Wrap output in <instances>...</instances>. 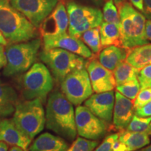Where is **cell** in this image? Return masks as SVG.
Segmentation results:
<instances>
[{"instance_id": "cell-1", "label": "cell", "mask_w": 151, "mask_h": 151, "mask_svg": "<svg viewBox=\"0 0 151 151\" xmlns=\"http://www.w3.org/2000/svg\"><path fill=\"white\" fill-rule=\"evenodd\" d=\"M46 128L68 141H73L77 134L73 104L62 92L50 94L45 112Z\"/></svg>"}, {"instance_id": "cell-2", "label": "cell", "mask_w": 151, "mask_h": 151, "mask_svg": "<svg viewBox=\"0 0 151 151\" xmlns=\"http://www.w3.org/2000/svg\"><path fill=\"white\" fill-rule=\"evenodd\" d=\"M0 32L10 44L32 40L38 35L37 27L9 0H0Z\"/></svg>"}, {"instance_id": "cell-3", "label": "cell", "mask_w": 151, "mask_h": 151, "mask_svg": "<svg viewBox=\"0 0 151 151\" xmlns=\"http://www.w3.org/2000/svg\"><path fill=\"white\" fill-rule=\"evenodd\" d=\"M118 7L120 46L129 50L148 43L145 35V16L128 2H122Z\"/></svg>"}, {"instance_id": "cell-4", "label": "cell", "mask_w": 151, "mask_h": 151, "mask_svg": "<svg viewBox=\"0 0 151 151\" xmlns=\"http://www.w3.org/2000/svg\"><path fill=\"white\" fill-rule=\"evenodd\" d=\"M41 44L39 39L9 44L5 51L6 64L4 75L11 77L27 71L37 60Z\"/></svg>"}, {"instance_id": "cell-5", "label": "cell", "mask_w": 151, "mask_h": 151, "mask_svg": "<svg viewBox=\"0 0 151 151\" xmlns=\"http://www.w3.org/2000/svg\"><path fill=\"white\" fill-rule=\"evenodd\" d=\"M13 115L14 123L32 140L44 129L46 116L43 102L40 99L17 103Z\"/></svg>"}, {"instance_id": "cell-6", "label": "cell", "mask_w": 151, "mask_h": 151, "mask_svg": "<svg viewBox=\"0 0 151 151\" xmlns=\"http://www.w3.org/2000/svg\"><path fill=\"white\" fill-rule=\"evenodd\" d=\"M53 86L51 73L43 63L34 64L22 78V95L27 100L39 99L44 103Z\"/></svg>"}, {"instance_id": "cell-7", "label": "cell", "mask_w": 151, "mask_h": 151, "mask_svg": "<svg viewBox=\"0 0 151 151\" xmlns=\"http://www.w3.org/2000/svg\"><path fill=\"white\" fill-rule=\"evenodd\" d=\"M39 58L60 83L69 73L86 66V61L83 57L62 48L43 49L39 53Z\"/></svg>"}, {"instance_id": "cell-8", "label": "cell", "mask_w": 151, "mask_h": 151, "mask_svg": "<svg viewBox=\"0 0 151 151\" xmlns=\"http://www.w3.org/2000/svg\"><path fill=\"white\" fill-rule=\"evenodd\" d=\"M69 18V35L80 38L87 30L99 27L103 16L99 9L81 5L70 1L67 5Z\"/></svg>"}, {"instance_id": "cell-9", "label": "cell", "mask_w": 151, "mask_h": 151, "mask_svg": "<svg viewBox=\"0 0 151 151\" xmlns=\"http://www.w3.org/2000/svg\"><path fill=\"white\" fill-rule=\"evenodd\" d=\"M62 94L73 105H81L92 94L91 83L85 68L69 73L61 81Z\"/></svg>"}, {"instance_id": "cell-10", "label": "cell", "mask_w": 151, "mask_h": 151, "mask_svg": "<svg viewBox=\"0 0 151 151\" xmlns=\"http://www.w3.org/2000/svg\"><path fill=\"white\" fill-rule=\"evenodd\" d=\"M75 122L77 134L84 139L97 141L106 133L105 122L94 115L86 106H77Z\"/></svg>"}, {"instance_id": "cell-11", "label": "cell", "mask_w": 151, "mask_h": 151, "mask_svg": "<svg viewBox=\"0 0 151 151\" xmlns=\"http://www.w3.org/2000/svg\"><path fill=\"white\" fill-rule=\"evenodd\" d=\"M9 1L37 28L52 12L58 4V0H10Z\"/></svg>"}, {"instance_id": "cell-12", "label": "cell", "mask_w": 151, "mask_h": 151, "mask_svg": "<svg viewBox=\"0 0 151 151\" xmlns=\"http://www.w3.org/2000/svg\"><path fill=\"white\" fill-rule=\"evenodd\" d=\"M68 26L67 9L63 3L60 2L41 24V34L43 37L65 35L67 34Z\"/></svg>"}, {"instance_id": "cell-13", "label": "cell", "mask_w": 151, "mask_h": 151, "mask_svg": "<svg viewBox=\"0 0 151 151\" xmlns=\"http://www.w3.org/2000/svg\"><path fill=\"white\" fill-rule=\"evenodd\" d=\"M43 38L44 49L62 48L83 58H90L92 56L90 48L78 38L71 37L67 34Z\"/></svg>"}, {"instance_id": "cell-14", "label": "cell", "mask_w": 151, "mask_h": 151, "mask_svg": "<svg viewBox=\"0 0 151 151\" xmlns=\"http://www.w3.org/2000/svg\"><path fill=\"white\" fill-rule=\"evenodd\" d=\"M87 71L92 90L96 93L112 91L116 87V81L112 71L105 68L97 60H92L88 63Z\"/></svg>"}, {"instance_id": "cell-15", "label": "cell", "mask_w": 151, "mask_h": 151, "mask_svg": "<svg viewBox=\"0 0 151 151\" xmlns=\"http://www.w3.org/2000/svg\"><path fill=\"white\" fill-rule=\"evenodd\" d=\"M114 103L115 93L112 90L92 94L85 101V106L103 121L110 123L113 119Z\"/></svg>"}, {"instance_id": "cell-16", "label": "cell", "mask_w": 151, "mask_h": 151, "mask_svg": "<svg viewBox=\"0 0 151 151\" xmlns=\"http://www.w3.org/2000/svg\"><path fill=\"white\" fill-rule=\"evenodd\" d=\"M0 141L27 151L32 140L19 129L12 119L5 118L0 120Z\"/></svg>"}, {"instance_id": "cell-17", "label": "cell", "mask_w": 151, "mask_h": 151, "mask_svg": "<svg viewBox=\"0 0 151 151\" xmlns=\"http://www.w3.org/2000/svg\"><path fill=\"white\" fill-rule=\"evenodd\" d=\"M134 116V106L131 100L116 91L113 112V125L116 129L124 130L127 127Z\"/></svg>"}, {"instance_id": "cell-18", "label": "cell", "mask_w": 151, "mask_h": 151, "mask_svg": "<svg viewBox=\"0 0 151 151\" xmlns=\"http://www.w3.org/2000/svg\"><path fill=\"white\" fill-rule=\"evenodd\" d=\"M69 147L62 137L45 132L34 141L29 151H66Z\"/></svg>"}, {"instance_id": "cell-19", "label": "cell", "mask_w": 151, "mask_h": 151, "mask_svg": "<svg viewBox=\"0 0 151 151\" xmlns=\"http://www.w3.org/2000/svg\"><path fill=\"white\" fill-rule=\"evenodd\" d=\"M127 49L116 46L105 47L100 52L99 62L101 65L110 71H113L127 58Z\"/></svg>"}, {"instance_id": "cell-20", "label": "cell", "mask_w": 151, "mask_h": 151, "mask_svg": "<svg viewBox=\"0 0 151 151\" xmlns=\"http://www.w3.org/2000/svg\"><path fill=\"white\" fill-rule=\"evenodd\" d=\"M18 101L16 90L9 85L0 82V119L13 115Z\"/></svg>"}, {"instance_id": "cell-21", "label": "cell", "mask_w": 151, "mask_h": 151, "mask_svg": "<svg viewBox=\"0 0 151 151\" xmlns=\"http://www.w3.org/2000/svg\"><path fill=\"white\" fill-rule=\"evenodd\" d=\"M118 141L124 145L126 151H136L150 143L149 134L144 132L122 130L119 133Z\"/></svg>"}, {"instance_id": "cell-22", "label": "cell", "mask_w": 151, "mask_h": 151, "mask_svg": "<svg viewBox=\"0 0 151 151\" xmlns=\"http://www.w3.org/2000/svg\"><path fill=\"white\" fill-rule=\"evenodd\" d=\"M125 62L136 69L141 70L151 65V43L131 48L127 52Z\"/></svg>"}, {"instance_id": "cell-23", "label": "cell", "mask_w": 151, "mask_h": 151, "mask_svg": "<svg viewBox=\"0 0 151 151\" xmlns=\"http://www.w3.org/2000/svg\"><path fill=\"white\" fill-rule=\"evenodd\" d=\"M99 34L101 47L120 46V26L118 24L102 22L100 24Z\"/></svg>"}, {"instance_id": "cell-24", "label": "cell", "mask_w": 151, "mask_h": 151, "mask_svg": "<svg viewBox=\"0 0 151 151\" xmlns=\"http://www.w3.org/2000/svg\"><path fill=\"white\" fill-rule=\"evenodd\" d=\"M139 70L136 69L127 62H122L113 70V76L116 86H121L126 83L138 80Z\"/></svg>"}, {"instance_id": "cell-25", "label": "cell", "mask_w": 151, "mask_h": 151, "mask_svg": "<svg viewBox=\"0 0 151 151\" xmlns=\"http://www.w3.org/2000/svg\"><path fill=\"white\" fill-rule=\"evenodd\" d=\"M81 37L82 38L83 42L94 53L99 52L101 50V45L99 27L87 30Z\"/></svg>"}, {"instance_id": "cell-26", "label": "cell", "mask_w": 151, "mask_h": 151, "mask_svg": "<svg viewBox=\"0 0 151 151\" xmlns=\"http://www.w3.org/2000/svg\"><path fill=\"white\" fill-rule=\"evenodd\" d=\"M151 122V116L150 117H139L134 115L131 121L128 124L127 130L129 132H144L151 134V128L150 124Z\"/></svg>"}, {"instance_id": "cell-27", "label": "cell", "mask_w": 151, "mask_h": 151, "mask_svg": "<svg viewBox=\"0 0 151 151\" xmlns=\"http://www.w3.org/2000/svg\"><path fill=\"white\" fill-rule=\"evenodd\" d=\"M104 22L118 24L120 26V16L113 0H108L103 8Z\"/></svg>"}, {"instance_id": "cell-28", "label": "cell", "mask_w": 151, "mask_h": 151, "mask_svg": "<svg viewBox=\"0 0 151 151\" xmlns=\"http://www.w3.org/2000/svg\"><path fill=\"white\" fill-rule=\"evenodd\" d=\"M116 90L129 99L134 100L141 90V86L137 80L116 86Z\"/></svg>"}, {"instance_id": "cell-29", "label": "cell", "mask_w": 151, "mask_h": 151, "mask_svg": "<svg viewBox=\"0 0 151 151\" xmlns=\"http://www.w3.org/2000/svg\"><path fill=\"white\" fill-rule=\"evenodd\" d=\"M99 143L97 141L89 140L83 137H78L66 151H93Z\"/></svg>"}, {"instance_id": "cell-30", "label": "cell", "mask_w": 151, "mask_h": 151, "mask_svg": "<svg viewBox=\"0 0 151 151\" xmlns=\"http://www.w3.org/2000/svg\"><path fill=\"white\" fill-rule=\"evenodd\" d=\"M133 102L134 108L139 109L151 101V88L141 89Z\"/></svg>"}, {"instance_id": "cell-31", "label": "cell", "mask_w": 151, "mask_h": 151, "mask_svg": "<svg viewBox=\"0 0 151 151\" xmlns=\"http://www.w3.org/2000/svg\"><path fill=\"white\" fill-rule=\"evenodd\" d=\"M138 81L140 84L141 89L151 88V65L139 70Z\"/></svg>"}, {"instance_id": "cell-32", "label": "cell", "mask_w": 151, "mask_h": 151, "mask_svg": "<svg viewBox=\"0 0 151 151\" xmlns=\"http://www.w3.org/2000/svg\"><path fill=\"white\" fill-rule=\"evenodd\" d=\"M119 133L112 134L107 136L104 139L103 142L94 151H113V144L118 139Z\"/></svg>"}, {"instance_id": "cell-33", "label": "cell", "mask_w": 151, "mask_h": 151, "mask_svg": "<svg viewBox=\"0 0 151 151\" xmlns=\"http://www.w3.org/2000/svg\"><path fill=\"white\" fill-rule=\"evenodd\" d=\"M135 115L139 117L151 116V101L141 108L135 109Z\"/></svg>"}, {"instance_id": "cell-34", "label": "cell", "mask_w": 151, "mask_h": 151, "mask_svg": "<svg viewBox=\"0 0 151 151\" xmlns=\"http://www.w3.org/2000/svg\"><path fill=\"white\" fill-rule=\"evenodd\" d=\"M143 15L151 20V0H143Z\"/></svg>"}, {"instance_id": "cell-35", "label": "cell", "mask_w": 151, "mask_h": 151, "mask_svg": "<svg viewBox=\"0 0 151 151\" xmlns=\"http://www.w3.org/2000/svg\"><path fill=\"white\" fill-rule=\"evenodd\" d=\"M6 64V57L4 47L0 44V69L5 67Z\"/></svg>"}, {"instance_id": "cell-36", "label": "cell", "mask_w": 151, "mask_h": 151, "mask_svg": "<svg viewBox=\"0 0 151 151\" xmlns=\"http://www.w3.org/2000/svg\"><path fill=\"white\" fill-rule=\"evenodd\" d=\"M145 35L147 40L151 41V20H146V24H145Z\"/></svg>"}, {"instance_id": "cell-37", "label": "cell", "mask_w": 151, "mask_h": 151, "mask_svg": "<svg viewBox=\"0 0 151 151\" xmlns=\"http://www.w3.org/2000/svg\"><path fill=\"white\" fill-rule=\"evenodd\" d=\"M130 1L134 7L140 11H143V0H130Z\"/></svg>"}, {"instance_id": "cell-38", "label": "cell", "mask_w": 151, "mask_h": 151, "mask_svg": "<svg viewBox=\"0 0 151 151\" xmlns=\"http://www.w3.org/2000/svg\"><path fill=\"white\" fill-rule=\"evenodd\" d=\"M8 150V146L6 143L0 141V151H7Z\"/></svg>"}, {"instance_id": "cell-39", "label": "cell", "mask_w": 151, "mask_h": 151, "mask_svg": "<svg viewBox=\"0 0 151 151\" xmlns=\"http://www.w3.org/2000/svg\"><path fill=\"white\" fill-rule=\"evenodd\" d=\"M7 43H8V42H7V41L6 40L2 34L0 32V44L3 45V46H6Z\"/></svg>"}, {"instance_id": "cell-40", "label": "cell", "mask_w": 151, "mask_h": 151, "mask_svg": "<svg viewBox=\"0 0 151 151\" xmlns=\"http://www.w3.org/2000/svg\"><path fill=\"white\" fill-rule=\"evenodd\" d=\"M9 151H24L23 149L20 148V147L18 146H14L10 149V150Z\"/></svg>"}, {"instance_id": "cell-41", "label": "cell", "mask_w": 151, "mask_h": 151, "mask_svg": "<svg viewBox=\"0 0 151 151\" xmlns=\"http://www.w3.org/2000/svg\"><path fill=\"white\" fill-rule=\"evenodd\" d=\"M137 151H151V144L150 146H145L143 148L139 149V150H137Z\"/></svg>"}, {"instance_id": "cell-42", "label": "cell", "mask_w": 151, "mask_h": 151, "mask_svg": "<svg viewBox=\"0 0 151 151\" xmlns=\"http://www.w3.org/2000/svg\"><path fill=\"white\" fill-rule=\"evenodd\" d=\"M113 1L118 6H119L122 3V0H113Z\"/></svg>"}, {"instance_id": "cell-43", "label": "cell", "mask_w": 151, "mask_h": 151, "mask_svg": "<svg viewBox=\"0 0 151 151\" xmlns=\"http://www.w3.org/2000/svg\"><path fill=\"white\" fill-rule=\"evenodd\" d=\"M90 1H92V2L97 4H101L102 0H90Z\"/></svg>"}, {"instance_id": "cell-44", "label": "cell", "mask_w": 151, "mask_h": 151, "mask_svg": "<svg viewBox=\"0 0 151 151\" xmlns=\"http://www.w3.org/2000/svg\"><path fill=\"white\" fill-rule=\"evenodd\" d=\"M150 128H151V122H150Z\"/></svg>"}]
</instances>
